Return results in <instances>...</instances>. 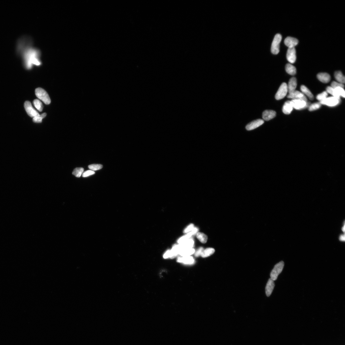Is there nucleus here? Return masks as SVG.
I'll use <instances>...</instances> for the list:
<instances>
[{
  "instance_id": "obj_1",
  "label": "nucleus",
  "mask_w": 345,
  "mask_h": 345,
  "mask_svg": "<svg viewBox=\"0 0 345 345\" xmlns=\"http://www.w3.org/2000/svg\"><path fill=\"white\" fill-rule=\"evenodd\" d=\"M31 44L30 39L26 37L20 40L18 45V53L22 56L25 65L28 69L33 65L40 66L41 64L40 52Z\"/></svg>"
},
{
  "instance_id": "obj_2",
  "label": "nucleus",
  "mask_w": 345,
  "mask_h": 345,
  "mask_svg": "<svg viewBox=\"0 0 345 345\" xmlns=\"http://www.w3.org/2000/svg\"><path fill=\"white\" fill-rule=\"evenodd\" d=\"M36 95L38 98L42 101L46 105L49 104L51 100L49 95L44 89L39 88L35 90Z\"/></svg>"
},
{
  "instance_id": "obj_3",
  "label": "nucleus",
  "mask_w": 345,
  "mask_h": 345,
  "mask_svg": "<svg viewBox=\"0 0 345 345\" xmlns=\"http://www.w3.org/2000/svg\"><path fill=\"white\" fill-rule=\"evenodd\" d=\"M284 265V262L282 261L277 263L274 266L270 274L271 278L274 281L277 280L279 275L282 271Z\"/></svg>"
},
{
  "instance_id": "obj_4",
  "label": "nucleus",
  "mask_w": 345,
  "mask_h": 345,
  "mask_svg": "<svg viewBox=\"0 0 345 345\" xmlns=\"http://www.w3.org/2000/svg\"><path fill=\"white\" fill-rule=\"evenodd\" d=\"M282 40L281 34H277L274 36L271 47V51L273 54L277 55L279 52L280 44Z\"/></svg>"
},
{
  "instance_id": "obj_5",
  "label": "nucleus",
  "mask_w": 345,
  "mask_h": 345,
  "mask_svg": "<svg viewBox=\"0 0 345 345\" xmlns=\"http://www.w3.org/2000/svg\"><path fill=\"white\" fill-rule=\"evenodd\" d=\"M293 108L296 110H301L309 107L310 104L309 102L299 100H293L291 101Z\"/></svg>"
},
{
  "instance_id": "obj_6",
  "label": "nucleus",
  "mask_w": 345,
  "mask_h": 345,
  "mask_svg": "<svg viewBox=\"0 0 345 345\" xmlns=\"http://www.w3.org/2000/svg\"><path fill=\"white\" fill-rule=\"evenodd\" d=\"M321 105H324L330 107L336 106L340 102V99L334 97L327 98L325 100L319 102Z\"/></svg>"
},
{
  "instance_id": "obj_7",
  "label": "nucleus",
  "mask_w": 345,
  "mask_h": 345,
  "mask_svg": "<svg viewBox=\"0 0 345 345\" xmlns=\"http://www.w3.org/2000/svg\"><path fill=\"white\" fill-rule=\"evenodd\" d=\"M288 91L287 84L283 83L280 86L275 95V98L279 100L284 98L286 95Z\"/></svg>"
},
{
  "instance_id": "obj_8",
  "label": "nucleus",
  "mask_w": 345,
  "mask_h": 345,
  "mask_svg": "<svg viewBox=\"0 0 345 345\" xmlns=\"http://www.w3.org/2000/svg\"><path fill=\"white\" fill-rule=\"evenodd\" d=\"M24 106L27 113L30 117L34 118L40 115L38 112L34 109L30 101H26L25 102Z\"/></svg>"
},
{
  "instance_id": "obj_9",
  "label": "nucleus",
  "mask_w": 345,
  "mask_h": 345,
  "mask_svg": "<svg viewBox=\"0 0 345 345\" xmlns=\"http://www.w3.org/2000/svg\"><path fill=\"white\" fill-rule=\"evenodd\" d=\"M287 98L293 100H299L308 102V100L305 96L302 93L297 90H296L293 93L289 94Z\"/></svg>"
},
{
  "instance_id": "obj_10",
  "label": "nucleus",
  "mask_w": 345,
  "mask_h": 345,
  "mask_svg": "<svg viewBox=\"0 0 345 345\" xmlns=\"http://www.w3.org/2000/svg\"><path fill=\"white\" fill-rule=\"evenodd\" d=\"M264 121L262 119H257L250 122L246 125V128L247 131H251L261 126L264 123Z\"/></svg>"
},
{
  "instance_id": "obj_11",
  "label": "nucleus",
  "mask_w": 345,
  "mask_h": 345,
  "mask_svg": "<svg viewBox=\"0 0 345 345\" xmlns=\"http://www.w3.org/2000/svg\"><path fill=\"white\" fill-rule=\"evenodd\" d=\"M287 60L291 63H294L296 61V51L295 47L289 48L287 52Z\"/></svg>"
},
{
  "instance_id": "obj_12",
  "label": "nucleus",
  "mask_w": 345,
  "mask_h": 345,
  "mask_svg": "<svg viewBox=\"0 0 345 345\" xmlns=\"http://www.w3.org/2000/svg\"><path fill=\"white\" fill-rule=\"evenodd\" d=\"M298 40L295 38L288 37L284 40L285 45L289 48L295 47L298 44Z\"/></svg>"
},
{
  "instance_id": "obj_13",
  "label": "nucleus",
  "mask_w": 345,
  "mask_h": 345,
  "mask_svg": "<svg viewBox=\"0 0 345 345\" xmlns=\"http://www.w3.org/2000/svg\"><path fill=\"white\" fill-rule=\"evenodd\" d=\"M276 115L275 111L272 110H266L263 112L262 118L264 120L268 121L275 117Z\"/></svg>"
},
{
  "instance_id": "obj_14",
  "label": "nucleus",
  "mask_w": 345,
  "mask_h": 345,
  "mask_svg": "<svg viewBox=\"0 0 345 345\" xmlns=\"http://www.w3.org/2000/svg\"><path fill=\"white\" fill-rule=\"evenodd\" d=\"M297 80L294 77L291 78L290 80L288 86V91L289 94L292 93L296 90L297 86Z\"/></svg>"
},
{
  "instance_id": "obj_15",
  "label": "nucleus",
  "mask_w": 345,
  "mask_h": 345,
  "mask_svg": "<svg viewBox=\"0 0 345 345\" xmlns=\"http://www.w3.org/2000/svg\"><path fill=\"white\" fill-rule=\"evenodd\" d=\"M275 286L273 280L269 279L267 284L266 287V293L267 296H269L271 294Z\"/></svg>"
},
{
  "instance_id": "obj_16",
  "label": "nucleus",
  "mask_w": 345,
  "mask_h": 345,
  "mask_svg": "<svg viewBox=\"0 0 345 345\" xmlns=\"http://www.w3.org/2000/svg\"><path fill=\"white\" fill-rule=\"evenodd\" d=\"M317 78L321 82L324 83L329 82L331 80L330 75L326 73H321L317 75Z\"/></svg>"
},
{
  "instance_id": "obj_17",
  "label": "nucleus",
  "mask_w": 345,
  "mask_h": 345,
  "mask_svg": "<svg viewBox=\"0 0 345 345\" xmlns=\"http://www.w3.org/2000/svg\"><path fill=\"white\" fill-rule=\"evenodd\" d=\"M195 260L191 256L179 257L177 258V261L186 264H192L195 262Z\"/></svg>"
},
{
  "instance_id": "obj_18",
  "label": "nucleus",
  "mask_w": 345,
  "mask_h": 345,
  "mask_svg": "<svg viewBox=\"0 0 345 345\" xmlns=\"http://www.w3.org/2000/svg\"><path fill=\"white\" fill-rule=\"evenodd\" d=\"M293 107L291 101H288L285 102L283 107L282 111L286 115H289L293 110Z\"/></svg>"
},
{
  "instance_id": "obj_19",
  "label": "nucleus",
  "mask_w": 345,
  "mask_h": 345,
  "mask_svg": "<svg viewBox=\"0 0 345 345\" xmlns=\"http://www.w3.org/2000/svg\"><path fill=\"white\" fill-rule=\"evenodd\" d=\"M182 249V248L179 244L174 245L172 247V249L170 250V258H175L179 254Z\"/></svg>"
},
{
  "instance_id": "obj_20",
  "label": "nucleus",
  "mask_w": 345,
  "mask_h": 345,
  "mask_svg": "<svg viewBox=\"0 0 345 345\" xmlns=\"http://www.w3.org/2000/svg\"><path fill=\"white\" fill-rule=\"evenodd\" d=\"M195 244V242L192 238L188 239L186 241L182 244H179L182 248V249L191 248H192Z\"/></svg>"
},
{
  "instance_id": "obj_21",
  "label": "nucleus",
  "mask_w": 345,
  "mask_h": 345,
  "mask_svg": "<svg viewBox=\"0 0 345 345\" xmlns=\"http://www.w3.org/2000/svg\"><path fill=\"white\" fill-rule=\"evenodd\" d=\"M300 89L302 92L303 93L305 94L311 100H313L314 99V96L312 94L310 90L305 86L304 85L301 86Z\"/></svg>"
},
{
  "instance_id": "obj_22",
  "label": "nucleus",
  "mask_w": 345,
  "mask_h": 345,
  "mask_svg": "<svg viewBox=\"0 0 345 345\" xmlns=\"http://www.w3.org/2000/svg\"><path fill=\"white\" fill-rule=\"evenodd\" d=\"M195 252V250L193 248L184 249L182 250L179 255L182 257L189 256L193 255Z\"/></svg>"
},
{
  "instance_id": "obj_23",
  "label": "nucleus",
  "mask_w": 345,
  "mask_h": 345,
  "mask_svg": "<svg viewBox=\"0 0 345 345\" xmlns=\"http://www.w3.org/2000/svg\"><path fill=\"white\" fill-rule=\"evenodd\" d=\"M334 77L338 83L343 84L345 83V77L341 71L336 72L334 74Z\"/></svg>"
},
{
  "instance_id": "obj_24",
  "label": "nucleus",
  "mask_w": 345,
  "mask_h": 345,
  "mask_svg": "<svg viewBox=\"0 0 345 345\" xmlns=\"http://www.w3.org/2000/svg\"><path fill=\"white\" fill-rule=\"evenodd\" d=\"M285 70L286 72L289 74L294 75L296 73V68L292 64H287L285 66Z\"/></svg>"
},
{
  "instance_id": "obj_25",
  "label": "nucleus",
  "mask_w": 345,
  "mask_h": 345,
  "mask_svg": "<svg viewBox=\"0 0 345 345\" xmlns=\"http://www.w3.org/2000/svg\"><path fill=\"white\" fill-rule=\"evenodd\" d=\"M215 252L214 249L212 248H208L203 250L201 256L203 258L208 257L214 254Z\"/></svg>"
},
{
  "instance_id": "obj_26",
  "label": "nucleus",
  "mask_w": 345,
  "mask_h": 345,
  "mask_svg": "<svg viewBox=\"0 0 345 345\" xmlns=\"http://www.w3.org/2000/svg\"><path fill=\"white\" fill-rule=\"evenodd\" d=\"M197 237L198 240L202 243H206L207 241L208 237L207 236L203 233H198L197 234Z\"/></svg>"
},
{
  "instance_id": "obj_27",
  "label": "nucleus",
  "mask_w": 345,
  "mask_h": 345,
  "mask_svg": "<svg viewBox=\"0 0 345 345\" xmlns=\"http://www.w3.org/2000/svg\"><path fill=\"white\" fill-rule=\"evenodd\" d=\"M326 91L328 93H330L333 96V97L338 99H340V97L338 94L335 89L333 88L331 86H328L327 87Z\"/></svg>"
},
{
  "instance_id": "obj_28",
  "label": "nucleus",
  "mask_w": 345,
  "mask_h": 345,
  "mask_svg": "<svg viewBox=\"0 0 345 345\" xmlns=\"http://www.w3.org/2000/svg\"><path fill=\"white\" fill-rule=\"evenodd\" d=\"M84 171V169L83 168H76L74 170L72 174L76 177H80L83 174Z\"/></svg>"
},
{
  "instance_id": "obj_29",
  "label": "nucleus",
  "mask_w": 345,
  "mask_h": 345,
  "mask_svg": "<svg viewBox=\"0 0 345 345\" xmlns=\"http://www.w3.org/2000/svg\"><path fill=\"white\" fill-rule=\"evenodd\" d=\"M33 104L34 106L36 109L40 112H42L43 108V106L42 102L39 100H35L33 101Z\"/></svg>"
},
{
  "instance_id": "obj_30",
  "label": "nucleus",
  "mask_w": 345,
  "mask_h": 345,
  "mask_svg": "<svg viewBox=\"0 0 345 345\" xmlns=\"http://www.w3.org/2000/svg\"><path fill=\"white\" fill-rule=\"evenodd\" d=\"M46 116V113H43L41 115L36 116L33 119V121L35 123H41L43 119L45 118Z\"/></svg>"
},
{
  "instance_id": "obj_31",
  "label": "nucleus",
  "mask_w": 345,
  "mask_h": 345,
  "mask_svg": "<svg viewBox=\"0 0 345 345\" xmlns=\"http://www.w3.org/2000/svg\"><path fill=\"white\" fill-rule=\"evenodd\" d=\"M321 105L320 102L314 103L310 105L309 107V110L310 111H312L319 109L321 107Z\"/></svg>"
},
{
  "instance_id": "obj_32",
  "label": "nucleus",
  "mask_w": 345,
  "mask_h": 345,
  "mask_svg": "<svg viewBox=\"0 0 345 345\" xmlns=\"http://www.w3.org/2000/svg\"><path fill=\"white\" fill-rule=\"evenodd\" d=\"M328 96V93L326 91H323V92L319 94L316 97V99L318 100L321 102L323 100H325L327 98Z\"/></svg>"
},
{
  "instance_id": "obj_33",
  "label": "nucleus",
  "mask_w": 345,
  "mask_h": 345,
  "mask_svg": "<svg viewBox=\"0 0 345 345\" xmlns=\"http://www.w3.org/2000/svg\"><path fill=\"white\" fill-rule=\"evenodd\" d=\"M89 169L93 171H97L103 168V166L101 164H91L88 166Z\"/></svg>"
},
{
  "instance_id": "obj_34",
  "label": "nucleus",
  "mask_w": 345,
  "mask_h": 345,
  "mask_svg": "<svg viewBox=\"0 0 345 345\" xmlns=\"http://www.w3.org/2000/svg\"><path fill=\"white\" fill-rule=\"evenodd\" d=\"M338 94L340 97L342 96L344 98L345 97V92L344 88L339 87L335 88Z\"/></svg>"
},
{
  "instance_id": "obj_35",
  "label": "nucleus",
  "mask_w": 345,
  "mask_h": 345,
  "mask_svg": "<svg viewBox=\"0 0 345 345\" xmlns=\"http://www.w3.org/2000/svg\"><path fill=\"white\" fill-rule=\"evenodd\" d=\"M333 88L335 89L337 87H340L344 88V85L342 84L335 81L333 82L331 84V86Z\"/></svg>"
},
{
  "instance_id": "obj_36",
  "label": "nucleus",
  "mask_w": 345,
  "mask_h": 345,
  "mask_svg": "<svg viewBox=\"0 0 345 345\" xmlns=\"http://www.w3.org/2000/svg\"><path fill=\"white\" fill-rule=\"evenodd\" d=\"M190 238H189V237H188V236L186 234L185 235L181 237V238H179V239L178 240V243L179 244H182L183 243H184V242H185L188 239H189Z\"/></svg>"
},
{
  "instance_id": "obj_37",
  "label": "nucleus",
  "mask_w": 345,
  "mask_h": 345,
  "mask_svg": "<svg viewBox=\"0 0 345 345\" xmlns=\"http://www.w3.org/2000/svg\"><path fill=\"white\" fill-rule=\"evenodd\" d=\"M95 174V172L92 170H87L83 172L82 176L84 177H87L93 175Z\"/></svg>"
},
{
  "instance_id": "obj_38",
  "label": "nucleus",
  "mask_w": 345,
  "mask_h": 345,
  "mask_svg": "<svg viewBox=\"0 0 345 345\" xmlns=\"http://www.w3.org/2000/svg\"><path fill=\"white\" fill-rule=\"evenodd\" d=\"M194 228H195V226H194L193 224H190L185 229L184 233H187L190 232Z\"/></svg>"
},
{
  "instance_id": "obj_39",
  "label": "nucleus",
  "mask_w": 345,
  "mask_h": 345,
  "mask_svg": "<svg viewBox=\"0 0 345 345\" xmlns=\"http://www.w3.org/2000/svg\"><path fill=\"white\" fill-rule=\"evenodd\" d=\"M203 248L202 247L199 248V249L195 252V256L196 257H198L199 256H201L202 253L204 250Z\"/></svg>"
},
{
  "instance_id": "obj_40",
  "label": "nucleus",
  "mask_w": 345,
  "mask_h": 345,
  "mask_svg": "<svg viewBox=\"0 0 345 345\" xmlns=\"http://www.w3.org/2000/svg\"><path fill=\"white\" fill-rule=\"evenodd\" d=\"M198 230V229L197 228L195 227L190 232L188 233H188V235H189L190 237H191V236L192 235H195L197 233Z\"/></svg>"
},
{
  "instance_id": "obj_41",
  "label": "nucleus",
  "mask_w": 345,
  "mask_h": 345,
  "mask_svg": "<svg viewBox=\"0 0 345 345\" xmlns=\"http://www.w3.org/2000/svg\"><path fill=\"white\" fill-rule=\"evenodd\" d=\"M171 257V252L170 250H168L167 251L164 253L163 255V258H168Z\"/></svg>"
},
{
  "instance_id": "obj_42",
  "label": "nucleus",
  "mask_w": 345,
  "mask_h": 345,
  "mask_svg": "<svg viewBox=\"0 0 345 345\" xmlns=\"http://www.w3.org/2000/svg\"><path fill=\"white\" fill-rule=\"evenodd\" d=\"M339 239L340 241H345V235L344 234H342L340 236Z\"/></svg>"
},
{
  "instance_id": "obj_43",
  "label": "nucleus",
  "mask_w": 345,
  "mask_h": 345,
  "mask_svg": "<svg viewBox=\"0 0 345 345\" xmlns=\"http://www.w3.org/2000/svg\"><path fill=\"white\" fill-rule=\"evenodd\" d=\"M342 230L343 232V233H345V224H344V223L343 227L342 228Z\"/></svg>"
}]
</instances>
